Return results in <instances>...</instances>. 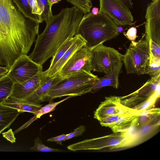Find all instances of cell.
<instances>
[{
    "instance_id": "1",
    "label": "cell",
    "mask_w": 160,
    "mask_h": 160,
    "mask_svg": "<svg viewBox=\"0 0 160 160\" xmlns=\"http://www.w3.org/2000/svg\"><path fill=\"white\" fill-rule=\"evenodd\" d=\"M40 23L26 17L12 0H0V65L9 69L27 55L38 34Z\"/></svg>"
},
{
    "instance_id": "2",
    "label": "cell",
    "mask_w": 160,
    "mask_h": 160,
    "mask_svg": "<svg viewBox=\"0 0 160 160\" xmlns=\"http://www.w3.org/2000/svg\"><path fill=\"white\" fill-rule=\"evenodd\" d=\"M76 6L63 8L57 14L50 16L43 32L38 34L34 48L28 56L34 62L42 65L52 57L58 49L77 34L83 16Z\"/></svg>"
},
{
    "instance_id": "3",
    "label": "cell",
    "mask_w": 160,
    "mask_h": 160,
    "mask_svg": "<svg viewBox=\"0 0 160 160\" xmlns=\"http://www.w3.org/2000/svg\"><path fill=\"white\" fill-rule=\"evenodd\" d=\"M77 34L85 40L84 46L92 50L97 46L116 38L119 34L118 26L105 13L99 11L94 15L91 12L84 13Z\"/></svg>"
},
{
    "instance_id": "4",
    "label": "cell",
    "mask_w": 160,
    "mask_h": 160,
    "mask_svg": "<svg viewBox=\"0 0 160 160\" xmlns=\"http://www.w3.org/2000/svg\"><path fill=\"white\" fill-rule=\"evenodd\" d=\"M140 135L129 131L113 133L100 137L84 140L67 146L69 150H99L108 148L110 150L132 147L140 143Z\"/></svg>"
},
{
    "instance_id": "5",
    "label": "cell",
    "mask_w": 160,
    "mask_h": 160,
    "mask_svg": "<svg viewBox=\"0 0 160 160\" xmlns=\"http://www.w3.org/2000/svg\"><path fill=\"white\" fill-rule=\"evenodd\" d=\"M98 78L92 72H82L62 79L43 95L41 103L51 102L56 98L66 96L76 97L90 93L92 86Z\"/></svg>"
},
{
    "instance_id": "6",
    "label": "cell",
    "mask_w": 160,
    "mask_h": 160,
    "mask_svg": "<svg viewBox=\"0 0 160 160\" xmlns=\"http://www.w3.org/2000/svg\"><path fill=\"white\" fill-rule=\"evenodd\" d=\"M150 57L149 44L147 40L132 41L123 55V62L127 73L144 74Z\"/></svg>"
},
{
    "instance_id": "7",
    "label": "cell",
    "mask_w": 160,
    "mask_h": 160,
    "mask_svg": "<svg viewBox=\"0 0 160 160\" xmlns=\"http://www.w3.org/2000/svg\"><path fill=\"white\" fill-rule=\"evenodd\" d=\"M123 57L115 49L101 44L91 51L92 71L108 74L122 62Z\"/></svg>"
},
{
    "instance_id": "8",
    "label": "cell",
    "mask_w": 160,
    "mask_h": 160,
    "mask_svg": "<svg viewBox=\"0 0 160 160\" xmlns=\"http://www.w3.org/2000/svg\"><path fill=\"white\" fill-rule=\"evenodd\" d=\"M160 74L151 78L139 89L127 95L120 97L121 102L128 108L136 109L155 98L160 97Z\"/></svg>"
},
{
    "instance_id": "9",
    "label": "cell",
    "mask_w": 160,
    "mask_h": 160,
    "mask_svg": "<svg viewBox=\"0 0 160 160\" xmlns=\"http://www.w3.org/2000/svg\"><path fill=\"white\" fill-rule=\"evenodd\" d=\"M91 50L83 46L72 55L57 75L63 79L82 72H91Z\"/></svg>"
},
{
    "instance_id": "10",
    "label": "cell",
    "mask_w": 160,
    "mask_h": 160,
    "mask_svg": "<svg viewBox=\"0 0 160 160\" xmlns=\"http://www.w3.org/2000/svg\"><path fill=\"white\" fill-rule=\"evenodd\" d=\"M42 71V66L34 62L27 55H24L15 61L7 74L14 83H21Z\"/></svg>"
},
{
    "instance_id": "11",
    "label": "cell",
    "mask_w": 160,
    "mask_h": 160,
    "mask_svg": "<svg viewBox=\"0 0 160 160\" xmlns=\"http://www.w3.org/2000/svg\"><path fill=\"white\" fill-rule=\"evenodd\" d=\"M142 112L128 108L121 102L120 97L112 96L105 97L94 113V118L100 120L108 117L118 115L139 114Z\"/></svg>"
},
{
    "instance_id": "12",
    "label": "cell",
    "mask_w": 160,
    "mask_h": 160,
    "mask_svg": "<svg viewBox=\"0 0 160 160\" xmlns=\"http://www.w3.org/2000/svg\"><path fill=\"white\" fill-rule=\"evenodd\" d=\"M99 11L106 14L118 26L132 24L133 17L127 6L118 0H99Z\"/></svg>"
},
{
    "instance_id": "13",
    "label": "cell",
    "mask_w": 160,
    "mask_h": 160,
    "mask_svg": "<svg viewBox=\"0 0 160 160\" xmlns=\"http://www.w3.org/2000/svg\"><path fill=\"white\" fill-rule=\"evenodd\" d=\"M145 38L160 45V0H155L148 4L145 17Z\"/></svg>"
},
{
    "instance_id": "14",
    "label": "cell",
    "mask_w": 160,
    "mask_h": 160,
    "mask_svg": "<svg viewBox=\"0 0 160 160\" xmlns=\"http://www.w3.org/2000/svg\"><path fill=\"white\" fill-rule=\"evenodd\" d=\"M44 71L21 83H14L10 97L25 99L47 79Z\"/></svg>"
},
{
    "instance_id": "15",
    "label": "cell",
    "mask_w": 160,
    "mask_h": 160,
    "mask_svg": "<svg viewBox=\"0 0 160 160\" xmlns=\"http://www.w3.org/2000/svg\"><path fill=\"white\" fill-rule=\"evenodd\" d=\"M73 38L74 40L71 46L52 68L49 71H44L46 77L52 78L56 76L72 55L78 49L85 45L86 41L79 34L75 35Z\"/></svg>"
},
{
    "instance_id": "16",
    "label": "cell",
    "mask_w": 160,
    "mask_h": 160,
    "mask_svg": "<svg viewBox=\"0 0 160 160\" xmlns=\"http://www.w3.org/2000/svg\"><path fill=\"white\" fill-rule=\"evenodd\" d=\"M21 12L26 17L42 23V13L37 0H12Z\"/></svg>"
},
{
    "instance_id": "17",
    "label": "cell",
    "mask_w": 160,
    "mask_h": 160,
    "mask_svg": "<svg viewBox=\"0 0 160 160\" xmlns=\"http://www.w3.org/2000/svg\"><path fill=\"white\" fill-rule=\"evenodd\" d=\"M122 64V62L114 70L106 75L105 77L98 78L92 86L90 93L95 92L102 88L107 86H111L118 89L119 85V76L121 72Z\"/></svg>"
},
{
    "instance_id": "18",
    "label": "cell",
    "mask_w": 160,
    "mask_h": 160,
    "mask_svg": "<svg viewBox=\"0 0 160 160\" xmlns=\"http://www.w3.org/2000/svg\"><path fill=\"white\" fill-rule=\"evenodd\" d=\"M141 116L139 114L120 115L108 127L113 133L129 131L137 124Z\"/></svg>"
},
{
    "instance_id": "19",
    "label": "cell",
    "mask_w": 160,
    "mask_h": 160,
    "mask_svg": "<svg viewBox=\"0 0 160 160\" xmlns=\"http://www.w3.org/2000/svg\"><path fill=\"white\" fill-rule=\"evenodd\" d=\"M1 104L19 110L21 113L28 112L34 114L42 105L33 103L27 99L14 97L8 98Z\"/></svg>"
},
{
    "instance_id": "20",
    "label": "cell",
    "mask_w": 160,
    "mask_h": 160,
    "mask_svg": "<svg viewBox=\"0 0 160 160\" xmlns=\"http://www.w3.org/2000/svg\"><path fill=\"white\" fill-rule=\"evenodd\" d=\"M62 79L57 74L52 78L48 77L46 81L25 99L34 103L40 104L42 97L52 89Z\"/></svg>"
},
{
    "instance_id": "21",
    "label": "cell",
    "mask_w": 160,
    "mask_h": 160,
    "mask_svg": "<svg viewBox=\"0 0 160 160\" xmlns=\"http://www.w3.org/2000/svg\"><path fill=\"white\" fill-rule=\"evenodd\" d=\"M21 113L17 109L0 104V134L9 127Z\"/></svg>"
},
{
    "instance_id": "22",
    "label": "cell",
    "mask_w": 160,
    "mask_h": 160,
    "mask_svg": "<svg viewBox=\"0 0 160 160\" xmlns=\"http://www.w3.org/2000/svg\"><path fill=\"white\" fill-rule=\"evenodd\" d=\"M13 84L7 73L0 77V104L10 97Z\"/></svg>"
},
{
    "instance_id": "23",
    "label": "cell",
    "mask_w": 160,
    "mask_h": 160,
    "mask_svg": "<svg viewBox=\"0 0 160 160\" xmlns=\"http://www.w3.org/2000/svg\"><path fill=\"white\" fill-rule=\"evenodd\" d=\"M144 74L149 75L151 78L160 74V58L150 54L149 59L147 64Z\"/></svg>"
},
{
    "instance_id": "24",
    "label": "cell",
    "mask_w": 160,
    "mask_h": 160,
    "mask_svg": "<svg viewBox=\"0 0 160 160\" xmlns=\"http://www.w3.org/2000/svg\"><path fill=\"white\" fill-rule=\"evenodd\" d=\"M73 40L74 38L73 37L72 39L65 42L58 49L54 55L52 56L50 66L46 70V71H49L52 68L56 63L71 46Z\"/></svg>"
},
{
    "instance_id": "25",
    "label": "cell",
    "mask_w": 160,
    "mask_h": 160,
    "mask_svg": "<svg viewBox=\"0 0 160 160\" xmlns=\"http://www.w3.org/2000/svg\"><path fill=\"white\" fill-rule=\"evenodd\" d=\"M74 97L75 96H68L67 97L59 101L50 103L42 107L39 110L33 114L35 119L40 118L42 115L54 111L55 110L56 106L59 103L68 99Z\"/></svg>"
},
{
    "instance_id": "26",
    "label": "cell",
    "mask_w": 160,
    "mask_h": 160,
    "mask_svg": "<svg viewBox=\"0 0 160 160\" xmlns=\"http://www.w3.org/2000/svg\"><path fill=\"white\" fill-rule=\"evenodd\" d=\"M34 144L31 147V150L40 152H62V150L58 149L51 148L43 144L42 140L38 137H37L34 140Z\"/></svg>"
},
{
    "instance_id": "27",
    "label": "cell",
    "mask_w": 160,
    "mask_h": 160,
    "mask_svg": "<svg viewBox=\"0 0 160 160\" xmlns=\"http://www.w3.org/2000/svg\"><path fill=\"white\" fill-rule=\"evenodd\" d=\"M84 13L90 12L92 7L91 0H66Z\"/></svg>"
},
{
    "instance_id": "28",
    "label": "cell",
    "mask_w": 160,
    "mask_h": 160,
    "mask_svg": "<svg viewBox=\"0 0 160 160\" xmlns=\"http://www.w3.org/2000/svg\"><path fill=\"white\" fill-rule=\"evenodd\" d=\"M38 6L42 12L41 16L42 21L46 22L52 15V9L49 6L47 0H37Z\"/></svg>"
},
{
    "instance_id": "29",
    "label": "cell",
    "mask_w": 160,
    "mask_h": 160,
    "mask_svg": "<svg viewBox=\"0 0 160 160\" xmlns=\"http://www.w3.org/2000/svg\"><path fill=\"white\" fill-rule=\"evenodd\" d=\"M148 42L149 44L150 54L154 57L160 58V45L152 40Z\"/></svg>"
},
{
    "instance_id": "30",
    "label": "cell",
    "mask_w": 160,
    "mask_h": 160,
    "mask_svg": "<svg viewBox=\"0 0 160 160\" xmlns=\"http://www.w3.org/2000/svg\"><path fill=\"white\" fill-rule=\"evenodd\" d=\"M86 131V127L81 125L74 129V131L71 133L67 134L65 138V141L70 139L72 138L81 136Z\"/></svg>"
},
{
    "instance_id": "31",
    "label": "cell",
    "mask_w": 160,
    "mask_h": 160,
    "mask_svg": "<svg viewBox=\"0 0 160 160\" xmlns=\"http://www.w3.org/2000/svg\"><path fill=\"white\" fill-rule=\"evenodd\" d=\"M137 29L135 27H132L128 29L126 34L127 38L132 41H135L137 37Z\"/></svg>"
},
{
    "instance_id": "32",
    "label": "cell",
    "mask_w": 160,
    "mask_h": 160,
    "mask_svg": "<svg viewBox=\"0 0 160 160\" xmlns=\"http://www.w3.org/2000/svg\"><path fill=\"white\" fill-rule=\"evenodd\" d=\"M2 134L3 137L12 143L16 142V139L11 128H10L6 132L2 133Z\"/></svg>"
},
{
    "instance_id": "33",
    "label": "cell",
    "mask_w": 160,
    "mask_h": 160,
    "mask_svg": "<svg viewBox=\"0 0 160 160\" xmlns=\"http://www.w3.org/2000/svg\"><path fill=\"white\" fill-rule=\"evenodd\" d=\"M66 135V134H62L57 137H52L48 139L47 141L55 142L57 144L62 145V142L65 141V138Z\"/></svg>"
},
{
    "instance_id": "34",
    "label": "cell",
    "mask_w": 160,
    "mask_h": 160,
    "mask_svg": "<svg viewBox=\"0 0 160 160\" xmlns=\"http://www.w3.org/2000/svg\"><path fill=\"white\" fill-rule=\"evenodd\" d=\"M128 8H132V0H118Z\"/></svg>"
},
{
    "instance_id": "35",
    "label": "cell",
    "mask_w": 160,
    "mask_h": 160,
    "mask_svg": "<svg viewBox=\"0 0 160 160\" xmlns=\"http://www.w3.org/2000/svg\"><path fill=\"white\" fill-rule=\"evenodd\" d=\"M9 69L6 67L0 66V76L6 74Z\"/></svg>"
},
{
    "instance_id": "36",
    "label": "cell",
    "mask_w": 160,
    "mask_h": 160,
    "mask_svg": "<svg viewBox=\"0 0 160 160\" xmlns=\"http://www.w3.org/2000/svg\"><path fill=\"white\" fill-rule=\"evenodd\" d=\"M61 0H47L49 6L51 8L52 5L55 3H57Z\"/></svg>"
},
{
    "instance_id": "37",
    "label": "cell",
    "mask_w": 160,
    "mask_h": 160,
    "mask_svg": "<svg viewBox=\"0 0 160 160\" xmlns=\"http://www.w3.org/2000/svg\"><path fill=\"white\" fill-rule=\"evenodd\" d=\"M98 8L94 7L92 9L91 12L93 15H96L98 14Z\"/></svg>"
},
{
    "instance_id": "38",
    "label": "cell",
    "mask_w": 160,
    "mask_h": 160,
    "mask_svg": "<svg viewBox=\"0 0 160 160\" xmlns=\"http://www.w3.org/2000/svg\"><path fill=\"white\" fill-rule=\"evenodd\" d=\"M118 32H121L122 31V30L123 28L121 26H120V27H118Z\"/></svg>"
},
{
    "instance_id": "39",
    "label": "cell",
    "mask_w": 160,
    "mask_h": 160,
    "mask_svg": "<svg viewBox=\"0 0 160 160\" xmlns=\"http://www.w3.org/2000/svg\"><path fill=\"white\" fill-rule=\"evenodd\" d=\"M152 0L153 1H154L155 0Z\"/></svg>"
},
{
    "instance_id": "40",
    "label": "cell",
    "mask_w": 160,
    "mask_h": 160,
    "mask_svg": "<svg viewBox=\"0 0 160 160\" xmlns=\"http://www.w3.org/2000/svg\"><path fill=\"white\" fill-rule=\"evenodd\" d=\"M2 76H2H0H0Z\"/></svg>"
}]
</instances>
